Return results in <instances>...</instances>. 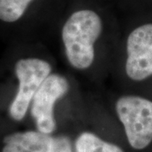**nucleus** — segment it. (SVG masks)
<instances>
[{
  "label": "nucleus",
  "mask_w": 152,
  "mask_h": 152,
  "mask_svg": "<svg viewBox=\"0 0 152 152\" xmlns=\"http://www.w3.org/2000/svg\"><path fill=\"white\" fill-rule=\"evenodd\" d=\"M102 31V21L95 11L80 10L73 13L62 30V40L69 64L86 69L95 58L94 45Z\"/></svg>",
  "instance_id": "nucleus-1"
},
{
  "label": "nucleus",
  "mask_w": 152,
  "mask_h": 152,
  "mask_svg": "<svg viewBox=\"0 0 152 152\" xmlns=\"http://www.w3.org/2000/svg\"><path fill=\"white\" fill-rule=\"evenodd\" d=\"M116 112L131 147L144 150L152 143V101L139 96H123Z\"/></svg>",
  "instance_id": "nucleus-2"
},
{
  "label": "nucleus",
  "mask_w": 152,
  "mask_h": 152,
  "mask_svg": "<svg viewBox=\"0 0 152 152\" xmlns=\"http://www.w3.org/2000/svg\"><path fill=\"white\" fill-rule=\"evenodd\" d=\"M20 81L19 91L10 107L12 118L20 121L27 112L29 105L45 80L51 75L52 68L47 61L40 58H22L15 66Z\"/></svg>",
  "instance_id": "nucleus-3"
},
{
  "label": "nucleus",
  "mask_w": 152,
  "mask_h": 152,
  "mask_svg": "<svg viewBox=\"0 0 152 152\" xmlns=\"http://www.w3.org/2000/svg\"><path fill=\"white\" fill-rule=\"evenodd\" d=\"M69 90V84L64 76L52 74L45 80L34 96L31 105V115L39 132L47 134L56 129L53 115L54 104Z\"/></svg>",
  "instance_id": "nucleus-4"
},
{
  "label": "nucleus",
  "mask_w": 152,
  "mask_h": 152,
  "mask_svg": "<svg viewBox=\"0 0 152 152\" xmlns=\"http://www.w3.org/2000/svg\"><path fill=\"white\" fill-rule=\"evenodd\" d=\"M125 70L134 81L152 77V23L141 25L129 34Z\"/></svg>",
  "instance_id": "nucleus-5"
},
{
  "label": "nucleus",
  "mask_w": 152,
  "mask_h": 152,
  "mask_svg": "<svg viewBox=\"0 0 152 152\" xmlns=\"http://www.w3.org/2000/svg\"><path fill=\"white\" fill-rule=\"evenodd\" d=\"M53 138L42 132L27 131L6 136L2 152H50Z\"/></svg>",
  "instance_id": "nucleus-6"
},
{
  "label": "nucleus",
  "mask_w": 152,
  "mask_h": 152,
  "mask_svg": "<svg viewBox=\"0 0 152 152\" xmlns=\"http://www.w3.org/2000/svg\"><path fill=\"white\" fill-rule=\"evenodd\" d=\"M76 152H124L119 146L102 140L92 133L85 132L77 138Z\"/></svg>",
  "instance_id": "nucleus-7"
},
{
  "label": "nucleus",
  "mask_w": 152,
  "mask_h": 152,
  "mask_svg": "<svg viewBox=\"0 0 152 152\" xmlns=\"http://www.w3.org/2000/svg\"><path fill=\"white\" fill-rule=\"evenodd\" d=\"M32 0H0V20L12 23L20 20Z\"/></svg>",
  "instance_id": "nucleus-8"
},
{
  "label": "nucleus",
  "mask_w": 152,
  "mask_h": 152,
  "mask_svg": "<svg viewBox=\"0 0 152 152\" xmlns=\"http://www.w3.org/2000/svg\"><path fill=\"white\" fill-rule=\"evenodd\" d=\"M50 152H73L69 140L64 136L53 138Z\"/></svg>",
  "instance_id": "nucleus-9"
}]
</instances>
